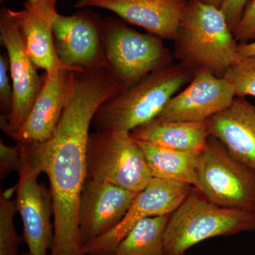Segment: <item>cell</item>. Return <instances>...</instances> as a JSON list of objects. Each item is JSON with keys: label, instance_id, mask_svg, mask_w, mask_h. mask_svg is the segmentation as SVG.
Instances as JSON below:
<instances>
[{"label": "cell", "instance_id": "6da1fadb", "mask_svg": "<svg viewBox=\"0 0 255 255\" xmlns=\"http://www.w3.org/2000/svg\"><path fill=\"white\" fill-rule=\"evenodd\" d=\"M120 92L104 69L78 73L75 87L53 135L46 141L21 143L49 179L53 241L49 255H86L80 234V201L87 179L90 128L101 106Z\"/></svg>", "mask_w": 255, "mask_h": 255}, {"label": "cell", "instance_id": "7a4b0ae2", "mask_svg": "<svg viewBox=\"0 0 255 255\" xmlns=\"http://www.w3.org/2000/svg\"><path fill=\"white\" fill-rule=\"evenodd\" d=\"M174 58L195 74L224 78L237 56L238 43L221 8L189 0L174 39Z\"/></svg>", "mask_w": 255, "mask_h": 255}, {"label": "cell", "instance_id": "3957f363", "mask_svg": "<svg viewBox=\"0 0 255 255\" xmlns=\"http://www.w3.org/2000/svg\"><path fill=\"white\" fill-rule=\"evenodd\" d=\"M194 74L182 64H169L105 102L92 121L96 131L131 132L156 118Z\"/></svg>", "mask_w": 255, "mask_h": 255}, {"label": "cell", "instance_id": "277c9868", "mask_svg": "<svg viewBox=\"0 0 255 255\" xmlns=\"http://www.w3.org/2000/svg\"><path fill=\"white\" fill-rule=\"evenodd\" d=\"M255 231V212L215 204L193 187L172 214L164 233L165 255H184L210 238Z\"/></svg>", "mask_w": 255, "mask_h": 255}, {"label": "cell", "instance_id": "5b68a950", "mask_svg": "<svg viewBox=\"0 0 255 255\" xmlns=\"http://www.w3.org/2000/svg\"><path fill=\"white\" fill-rule=\"evenodd\" d=\"M86 162L87 179L110 183L137 194L153 178L145 154L130 132L90 133Z\"/></svg>", "mask_w": 255, "mask_h": 255}, {"label": "cell", "instance_id": "8992f818", "mask_svg": "<svg viewBox=\"0 0 255 255\" xmlns=\"http://www.w3.org/2000/svg\"><path fill=\"white\" fill-rule=\"evenodd\" d=\"M104 37L108 68L124 90L171 64L172 55L160 38L117 18L104 19Z\"/></svg>", "mask_w": 255, "mask_h": 255}, {"label": "cell", "instance_id": "52a82bcc", "mask_svg": "<svg viewBox=\"0 0 255 255\" xmlns=\"http://www.w3.org/2000/svg\"><path fill=\"white\" fill-rule=\"evenodd\" d=\"M196 189L218 205L255 212V170L209 135L199 157Z\"/></svg>", "mask_w": 255, "mask_h": 255}, {"label": "cell", "instance_id": "ba28073f", "mask_svg": "<svg viewBox=\"0 0 255 255\" xmlns=\"http://www.w3.org/2000/svg\"><path fill=\"white\" fill-rule=\"evenodd\" d=\"M0 38L6 48L10 64L13 99L11 112L1 116V128L9 136L13 135L25 122L39 95L43 84V77L26 52L23 37L7 8L0 11Z\"/></svg>", "mask_w": 255, "mask_h": 255}, {"label": "cell", "instance_id": "9c48e42d", "mask_svg": "<svg viewBox=\"0 0 255 255\" xmlns=\"http://www.w3.org/2000/svg\"><path fill=\"white\" fill-rule=\"evenodd\" d=\"M55 49L60 59L76 73L108 67L104 20L91 10L73 15L57 14L53 22Z\"/></svg>", "mask_w": 255, "mask_h": 255}, {"label": "cell", "instance_id": "30bf717a", "mask_svg": "<svg viewBox=\"0 0 255 255\" xmlns=\"http://www.w3.org/2000/svg\"><path fill=\"white\" fill-rule=\"evenodd\" d=\"M193 187L184 183L152 178L139 192L120 223L108 233L84 244L86 255H114L121 242L140 221L170 215L185 200Z\"/></svg>", "mask_w": 255, "mask_h": 255}, {"label": "cell", "instance_id": "8fae6325", "mask_svg": "<svg viewBox=\"0 0 255 255\" xmlns=\"http://www.w3.org/2000/svg\"><path fill=\"white\" fill-rule=\"evenodd\" d=\"M21 164L16 185V209L22 220L29 255H49L53 241V203L50 190L38 182L41 173L21 144Z\"/></svg>", "mask_w": 255, "mask_h": 255}, {"label": "cell", "instance_id": "7c38bea8", "mask_svg": "<svg viewBox=\"0 0 255 255\" xmlns=\"http://www.w3.org/2000/svg\"><path fill=\"white\" fill-rule=\"evenodd\" d=\"M234 91L225 78L209 72L194 74L189 85L176 94L156 118L203 123L232 103Z\"/></svg>", "mask_w": 255, "mask_h": 255}, {"label": "cell", "instance_id": "4fadbf2b", "mask_svg": "<svg viewBox=\"0 0 255 255\" xmlns=\"http://www.w3.org/2000/svg\"><path fill=\"white\" fill-rule=\"evenodd\" d=\"M189 0H77L76 9L109 10L160 39L174 41Z\"/></svg>", "mask_w": 255, "mask_h": 255}, {"label": "cell", "instance_id": "5bb4252c", "mask_svg": "<svg viewBox=\"0 0 255 255\" xmlns=\"http://www.w3.org/2000/svg\"><path fill=\"white\" fill-rule=\"evenodd\" d=\"M137 194L110 183L86 179L79 213L83 246L116 227L130 209Z\"/></svg>", "mask_w": 255, "mask_h": 255}, {"label": "cell", "instance_id": "9a60e30c", "mask_svg": "<svg viewBox=\"0 0 255 255\" xmlns=\"http://www.w3.org/2000/svg\"><path fill=\"white\" fill-rule=\"evenodd\" d=\"M76 75L68 70L55 75L45 73L43 88L27 118L13 135L14 140L38 143L52 136L73 93Z\"/></svg>", "mask_w": 255, "mask_h": 255}, {"label": "cell", "instance_id": "2e32d148", "mask_svg": "<svg viewBox=\"0 0 255 255\" xmlns=\"http://www.w3.org/2000/svg\"><path fill=\"white\" fill-rule=\"evenodd\" d=\"M214 136L234 158L255 170V105L236 97L226 110L206 122Z\"/></svg>", "mask_w": 255, "mask_h": 255}, {"label": "cell", "instance_id": "e0dca14e", "mask_svg": "<svg viewBox=\"0 0 255 255\" xmlns=\"http://www.w3.org/2000/svg\"><path fill=\"white\" fill-rule=\"evenodd\" d=\"M9 12L21 32L27 54L37 69H43L48 75H55L64 70L73 71L61 61L57 53L53 23L26 3L23 9H9Z\"/></svg>", "mask_w": 255, "mask_h": 255}, {"label": "cell", "instance_id": "ac0fdd59", "mask_svg": "<svg viewBox=\"0 0 255 255\" xmlns=\"http://www.w3.org/2000/svg\"><path fill=\"white\" fill-rule=\"evenodd\" d=\"M130 133L139 141L194 155L203 152L209 136L206 122H170L158 118L142 124Z\"/></svg>", "mask_w": 255, "mask_h": 255}, {"label": "cell", "instance_id": "d6986e66", "mask_svg": "<svg viewBox=\"0 0 255 255\" xmlns=\"http://www.w3.org/2000/svg\"><path fill=\"white\" fill-rule=\"evenodd\" d=\"M137 141L145 154L152 177L197 187L196 169L200 155L164 148L150 142Z\"/></svg>", "mask_w": 255, "mask_h": 255}, {"label": "cell", "instance_id": "ffe728a7", "mask_svg": "<svg viewBox=\"0 0 255 255\" xmlns=\"http://www.w3.org/2000/svg\"><path fill=\"white\" fill-rule=\"evenodd\" d=\"M169 215L140 221L121 242L114 255H165L164 233Z\"/></svg>", "mask_w": 255, "mask_h": 255}, {"label": "cell", "instance_id": "44dd1931", "mask_svg": "<svg viewBox=\"0 0 255 255\" xmlns=\"http://www.w3.org/2000/svg\"><path fill=\"white\" fill-rule=\"evenodd\" d=\"M223 78L231 84L235 97H255V55L243 57L238 54Z\"/></svg>", "mask_w": 255, "mask_h": 255}, {"label": "cell", "instance_id": "7402d4cb", "mask_svg": "<svg viewBox=\"0 0 255 255\" xmlns=\"http://www.w3.org/2000/svg\"><path fill=\"white\" fill-rule=\"evenodd\" d=\"M16 202L6 195L0 194V255H18L21 238L14 226Z\"/></svg>", "mask_w": 255, "mask_h": 255}, {"label": "cell", "instance_id": "603a6c76", "mask_svg": "<svg viewBox=\"0 0 255 255\" xmlns=\"http://www.w3.org/2000/svg\"><path fill=\"white\" fill-rule=\"evenodd\" d=\"M7 53L0 56V109L1 116H7L12 107L13 89Z\"/></svg>", "mask_w": 255, "mask_h": 255}, {"label": "cell", "instance_id": "cb8c5ba5", "mask_svg": "<svg viewBox=\"0 0 255 255\" xmlns=\"http://www.w3.org/2000/svg\"><path fill=\"white\" fill-rule=\"evenodd\" d=\"M236 41L248 43L255 40V0H250L241 20L233 30Z\"/></svg>", "mask_w": 255, "mask_h": 255}, {"label": "cell", "instance_id": "d4e9b609", "mask_svg": "<svg viewBox=\"0 0 255 255\" xmlns=\"http://www.w3.org/2000/svg\"><path fill=\"white\" fill-rule=\"evenodd\" d=\"M21 158L20 146L6 145L2 140L0 141V176L4 178L11 171H19Z\"/></svg>", "mask_w": 255, "mask_h": 255}, {"label": "cell", "instance_id": "484cf974", "mask_svg": "<svg viewBox=\"0 0 255 255\" xmlns=\"http://www.w3.org/2000/svg\"><path fill=\"white\" fill-rule=\"evenodd\" d=\"M250 0H224L221 9L226 16L231 29H234L239 23L246 5Z\"/></svg>", "mask_w": 255, "mask_h": 255}, {"label": "cell", "instance_id": "4316f807", "mask_svg": "<svg viewBox=\"0 0 255 255\" xmlns=\"http://www.w3.org/2000/svg\"><path fill=\"white\" fill-rule=\"evenodd\" d=\"M57 0H26V3L48 21L53 23L58 14L55 8Z\"/></svg>", "mask_w": 255, "mask_h": 255}, {"label": "cell", "instance_id": "83f0119b", "mask_svg": "<svg viewBox=\"0 0 255 255\" xmlns=\"http://www.w3.org/2000/svg\"><path fill=\"white\" fill-rule=\"evenodd\" d=\"M237 53L243 57L255 55V41L251 43H240L238 45Z\"/></svg>", "mask_w": 255, "mask_h": 255}, {"label": "cell", "instance_id": "f1b7e54d", "mask_svg": "<svg viewBox=\"0 0 255 255\" xmlns=\"http://www.w3.org/2000/svg\"><path fill=\"white\" fill-rule=\"evenodd\" d=\"M201 1L206 3V4L213 5V6H216V7L221 8L224 0H201Z\"/></svg>", "mask_w": 255, "mask_h": 255}, {"label": "cell", "instance_id": "f546056e", "mask_svg": "<svg viewBox=\"0 0 255 255\" xmlns=\"http://www.w3.org/2000/svg\"><path fill=\"white\" fill-rule=\"evenodd\" d=\"M18 255H29V253H28H28H22V254Z\"/></svg>", "mask_w": 255, "mask_h": 255}, {"label": "cell", "instance_id": "4dcf8cb0", "mask_svg": "<svg viewBox=\"0 0 255 255\" xmlns=\"http://www.w3.org/2000/svg\"><path fill=\"white\" fill-rule=\"evenodd\" d=\"M4 1V0H0V1H1V3H2L3 1Z\"/></svg>", "mask_w": 255, "mask_h": 255}]
</instances>
